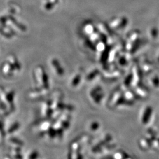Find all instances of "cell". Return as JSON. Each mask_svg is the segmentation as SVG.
Returning a JSON list of instances; mask_svg holds the SVG:
<instances>
[{
	"instance_id": "6da1fadb",
	"label": "cell",
	"mask_w": 159,
	"mask_h": 159,
	"mask_svg": "<svg viewBox=\"0 0 159 159\" xmlns=\"http://www.w3.org/2000/svg\"><path fill=\"white\" fill-rule=\"evenodd\" d=\"M52 64H53L54 68H55L56 73L58 75H62L63 74V73H64L63 69H62L61 66H60V64L58 62V61L57 60L54 59L53 60Z\"/></svg>"
},
{
	"instance_id": "7a4b0ae2",
	"label": "cell",
	"mask_w": 159,
	"mask_h": 159,
	"mask_svg": "<svg viewBox=\"0 0 159 159\" xmlns=\"http://www.w3.org/2000/svg\"><path fill=\"white\" fill-rule=\"evenodd\" d=\"M80 79H81V77L80 75H77L76 76L74 79L72 81V85H74V86H76L79 83H80Z\"/></svg>"
},
{
	"instance_id": "3957f363",
	"label": "cell",
	"mask_w": 159,
	"mask_h": 159,
	"mask_svg": "<svg viewBox=\"0 0 159 159\" xmlns=\"http://www.w3.org/2000/svg\"><path fill=\"white\" fill-rule=\"evenodd\" d=\"M99 124L97 123H92L91 124V128L92 130H97L98 128H99Z\"/></svg>"
}]
</instances>
